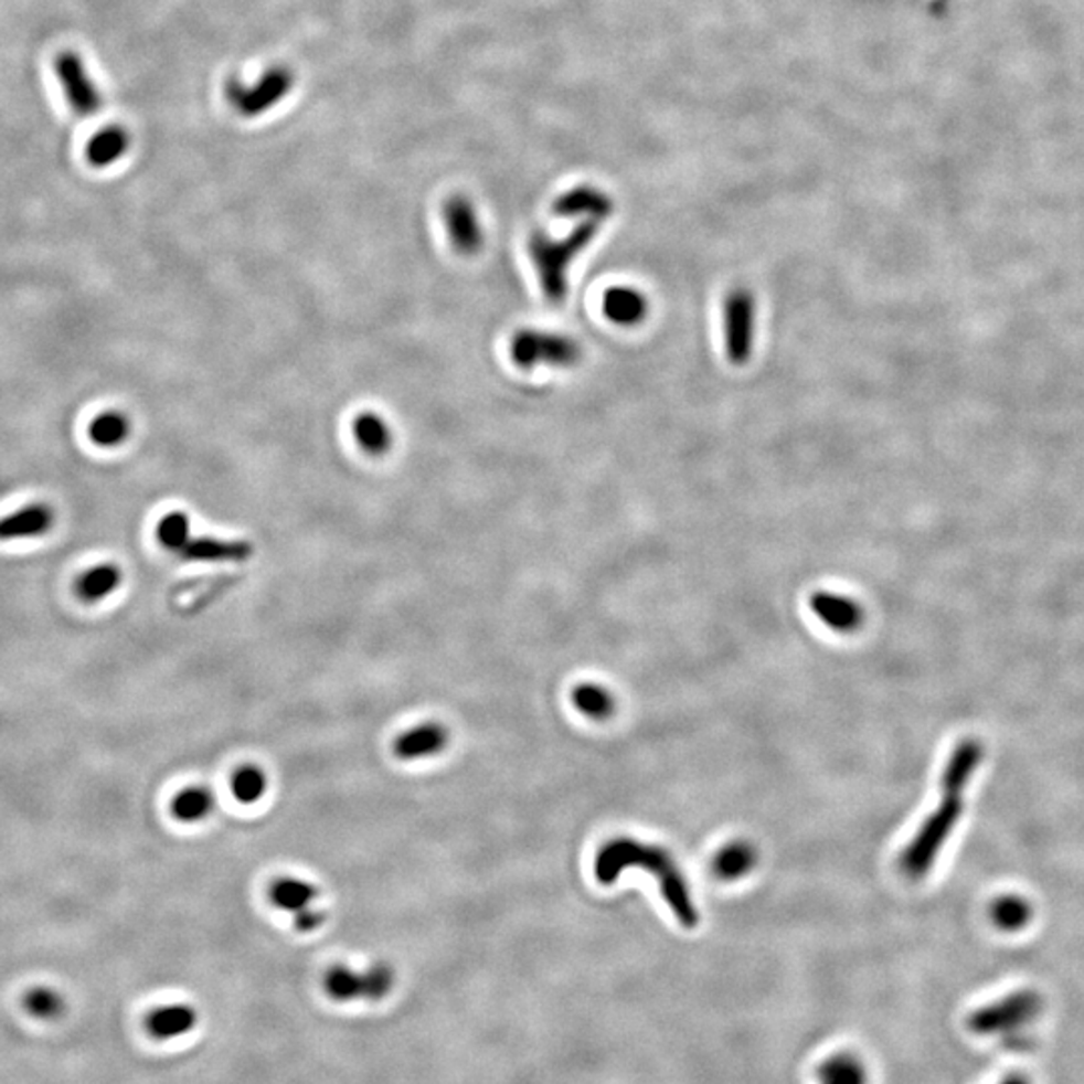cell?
<instances>
[{
	"mask_svg": "<svg viewBox=\"0 0 1084 1084\" xmlns=\"http://www.w3.org/2000/svg\"><path fill=\"white\" fill-rule=\"evenodd\" d=\"M985 759V745L973 737L964 740L954 747L950 759L944 765L940 779V801L934 814H929L920 826L916 836L900 855V870L910 880H920L928 874L940 855L944 843L950 840L952 831L966 809V789L973 782L976 769Z\"/></svg>",
	"mask_w": 1084,
	"mask_h": 1084,
	"instance_id": "obj_1",
	"label": "cell"
},
{
	"mask_svg": "<svg viewBox=\"0 0 1084 1084\" xmlns=\"http://www.w3.org/2000/svg\"><path fill=\"white\" fill-rule=\"evenodd\" d=\"M631 868H641L647 874L657 878L667 906L671 907L673 916L683 928L698 926L699 910L687 885L686 875L679 870L676 858L665 848L631 838H617L607 841L598 850L595 875L601 884L610 885L617 882L619 875Z\"/></svg>",
	"mask_w": 1084,
	"mask_h": 1084,
	"instance_id": "obj_2",
	"label": "cell"
},
{
	"mask_svg": "<svg viewBox=\"0 0 1084 1084\" xmlns=\"http://www.w3.org/2000/svg\"><path fill=\"white\" fill-rule=\"evenodd\" d=\"M598 233V222L585 220L566 237L554 240L546 233H532L529 254L541 281L542 294L554 306L565 304L568 294V267L576 255L587 247Z\"/></svg>",
	"mask_w": 1084,
	"mask_h": 1084,
	"instance_id": "obj_3",
	"label": "cell"
},
{
	"mask_svg": "<svg viewBox=\"0 0 1084 1084\" xmlns=\"http://www.w3.org/2000/svg\"><path fill=\"white\" fill-rule=\"evenodd\" d=\"M296 87V75L286 65L267 68L254 85H245L240 78L232 77L225 85V99L232 105L233 111L242 117H259L277 107Z\"/></svg>",
	"mask_w": 1084,
	"mask_h": 1084,
	"instance_id": "obj_4",
	"label": "cell"
},
{
	"mask_svg": "<svg viewBox=\"0 0 1084 1084\" xmlns=\"http://www.w3.org/2000/svg\"><path fill=\"white\" fill-rule=\"evenodd\" d=\"M1042 1007L1044 1000L1037 990L1030 988L1014 990L986 1007L976 1008L968 1017V1029L980 1037L1012 1032L1039 1017Z\"/></svg>",
	"mask_w": 1084,
	"mask_h": 1084,
	"instance_id": "obj_5",
	"label": "cell"
},
{
	"mask_svg": "<svg viewBox=\"0 0 1084 1084\" xmlns=\"http://www.w3.org/2000/svg\"><path fill=\"white\" fill-rule=\"evenodd\" d=\"M510 358L524 370L539 364L568 368L581 360V346L563 333L520 330L510 340Z\"/></svg>",
	"mask_w": 1084,
	"mask_h": 1084,
	"instance_id": "obj_6",
	"label": "cell"
},
{
	"mask_svg": "<svg viewBox=\"0 0 1084 1084\" xmlns=\"http://www.w3.org/2000/svg\"><path fill=\"white\" fill-rule=\"evenodd\" d=\"M725 352L731 364L750 362L755 336V298L747 288L731 289L723 301Z\"/></svg>",
	"mask_w": 1084,
	"mask_h": 1084,
	"instance_id": "obj_7",
	"label": "cell"
},
{
	"mask_svg": "<svg viewBox=\"0 0 1084 1084\" xmlns=\"http://www.w3.org/2000/svg\"><path fill=\"white\" fill-rule=\"evenodd\" d=\"M55 73L68 107L75 111V115L91 117L99 111L103 107L99 87L93 83V77L85 67V61L77 53L63 51L56 56Z\"/></svg>",
	"mask_w": 1084,
	"mask_h": 1084,
	"instance_id": "obj_8",
	"label": "cell"
},
{
	"mask_svg": "<svg viewBox=\"0 0 1084 1084\" xmlns=\"http://www.w3.org/2000/svg\"><path fill=\"white\" fill-rule=\"evenodd\" d=\"M443 220L450 244L458 254L475 255L485 245V230L478 222L475 203L466 195H453L444 201Z\"/></svg>",
	"mask_w": 1084,
	"mask_h": 1084,
	"instance_id": "obj_9",
	"label": "cell"
},
{
	"mask_svg": "<svg viewBox=\"0 0 1084 1084\" xmlns=\"http://www.w3.org/2000/svg\"><path fill=\"white\" fill-rule=\"evenodd\" d=\"M809 607L823 625L830 627L831 631H858L863 623V610L860 603L846 597V595H840V593L818 591L809 598Z\"/></svg>",
	"mask_w": 1084,
	"mask_h": 1084,
	"instance_id": "obj_10",
	"label": "cell"
},
{
	"mask_svg": "<svg viewBox=\"0 0 1084 1084\" xmlns=\"http://www.w3.org/2000/svg\"><path fill=\"white\" fill-rule=\"evenodd\" d=\"M613 200L605 191L597 188L568 189L561 198H556L553 203V213L556 217H585V220H607L613 213Z\"/></svg>",
	"mask_w": 1084,
	"mask_h": 1084,
	"instance_id": "obj_11",
	"label": "cell"
},
{
	"mask_svg": "<svg viewBox=\"0 0 1084 1084\" xmlns=\"http://www.w3.org/2000/svg\"><path fill=\"white\" fill-rule=\"evenodd\" d=\"M55 512L46 504H29L0 519V541H23L43 536L53 529Z\"/></svg>",
	"mask_w": 1084,
	"mask_h": 1084,
	"instance_id": "obj_12",
	"label": "cell"
},
{
	"mask_svg": "<svg viewBox=\"0 0 1084 1084\" xmlns=\"http://www.w3.org/2000/svg\"><path fill=\"white\" fill-rule=\"evenodd\" d=\"M198 1010L189 1005L157 1007L145 1017V1030L151 1039L171 1040L185 1037L198 1027Z\"/></svg>",
	"mask_w": 1084,
	"mask_h": 1084,
	"instance_id": "obj_13",
	"label": "cell"
},
{
	"mask_svg": "<svg viewBox=\"0 0 1084 1084\" xmlns=\"http://www.w3.org/2000/svg\"><path fill=\"white\" fill-rule=\"evenodd\" d=\"M254 553L252 544L244 541H222L213 536L189 539L179 551L185 561L193 563H242Z\"/></svg>",
	"mask_w": 1084,
	"mask_h": 1084,
	"instance_id": "obj_14",
	"label": "cell"
},
{
	"mask_svg": "<svg viewBox=\"0 0 1084 1084\" xmlns=\"http://www.w3.org/2000/svg\"><path fill=\"white\" fill-rule=\"evenodd\" d=\"M446 743H448V733L443 725L426 723V725L414 727V730L406 731L404 735H400L394 743V753L398 755L400 759L414 762V759H424V757H432V755L443 752Z\"/></svg>",
	"mask_w": 1084,
	"mask_h": 1084,
	"instance_id": "obj_15",
	"label": "cell"
},
{
	"mask_svg": "<svg viewBox=\"0 0 1084 1084\" xmlns=\"http://www.w3.org/2000/svg\"><path fill=\"white\" fill-rule=\"evenodd\" d=\"M647 298L627 286H615L603 296V311L617 326H637L647 316Z\"/></svg>",
	"mask_w": 1084,
	"mask_h": 1084,
	"instance_id": "obj_16",
	"label": "cell"
},
{
	"mask_svg": "<svg viewBox=\"0 0 1084 1084\" xmlns=\"http://www.w3.org/2000/svg\"><path fill=\"white\" fill-rule=\"evenodd\" d=\"M131 147V137L121 125H107L99 134L93 135L85 149V156L91 166L109 167L117 163Z\"/></svg>",
	"mask_w": 1084,
	"mask_h": 1084,
	"instance_id": "obj_17",
	"label": "cell"
},
{
	"mask_svg": "<svg viewBox=\"0 0 1084 1084\" xmlns=\"http://www.w3.org/2000/svg\"><path fill=\"white\" fill-rule=\"evenodd\" d=\"M358 446L370 456H384L392 448V428L376 412H360L352 424Z\"/></svg>",
	"mask_w": 1084,
	"mask_h": 1084,
	"instance_id": "obj_18",
	"label": "cell"
},
{
	"mask_svg": "<svg viewBox=\"0 0 1084 1084\" xmlns=\"http://www.w3.org/2000/svg\"><path fill=\"white\" fill-rule=\"evenodd\" d=\"M123 573L117 565H97L89 568L87 573L78 576L75 583V595L83 603L93 605L109 597L117 588L121 587Z\"/></svg>",
	"mask_w": 1084,
	"mask_h": 1084,
	"instance_id": "obj_19",
	"label": "cell"
},
{
	"mask_svg": "<svg viewBox=\"0 0 1084 1084\" xmlns=\"http://www.w3.org/2000/svg\"><path fill=\"white\" fill-rule=\"evenodd\" d=\"M818 1084H868V1069L852 1052H838L821 1062L816 1071Z\"/></svg>",
	"mask_w": 1084,
	"mask_h": 1084,
	"instance_id": "obj_20",
	"label": "cell"
},
{
	"mask_svg": "<svg viewBox=\"0 0 1084 1084\" xmlns=\"http://www.w3.org/2000/svg\"><path fill=\"white\" fill-rule=\"evenodd\" d=\"M755 862H757V853L753 850L752 843L743 840L730 841L715 853L713 874L725 882H733L737 878L750 874Z\"/></svg>",
	"mask_w": 1084,
	"mask_h": 1084,
	"instance_id": "obj_21",
	"label": "cell"
},
{
	"mask_svg": "<svg viewBox=\"0 0 1084 1084\" xmlns=\"http://www.w3.org/2000/svg\"><path fill=\"white\" fill-rule=\"evenodd\" d=\"M1034 916L1032 904L1024 896L1005 894L996 897L990 906V920L1002 932H1020L1027 928Z\"/></svg>",
	"mask_w": 1084,
	"mask_h": 1084,
	"instance_id": "obj_22",
	"label": "cell"
},
{
	"mask_svg": "<svg viewBox=\"0 0 1084 1084\" xmlns=\"http://www.w3.org/2000/svg\"><path fill=\"white\" fill-rule=\"evenodd\" d=\"M313 897H316V888L298 878H279L269 888L272 904L284 912L298 914L301 910L311 906Z\"/></svg>",
	"mask_w": 1084,
	"mask_h": 1084,
	"instance_id": "obj_23",
	"label": "cell"
},
{
	"mask_svg": "<svg viewBox=\"0 0 1084 1084\" xmlns=\"http://www.w3.org/2000/svg\"><path fill=\"white\" fill-rule=\"evenodd\" d=\"M131 434V422L119 410H107L89 424V438L100 448H115Z\"/></svg>",
	"mask_w": 1084,
	"mask_h": 1084,
	"instance_id": "obj_24",
	"label": "cell"
},
{
	"mask_svg": "<svg viewBox=\"0 0 1084 1084\" xmlns=\"http://www.w3.org/2000/svg\"><path fill=\"white\" fill-rule=\"evenodd\" d=\"M215 808V797L205 787H189L173 797L171 814L183 823H195L208 818Z\"/></svg>",
	"mask_w": 1084,
	"mask_h": 1084,
	"instance_id": "obj_25",
	"label": "cell"
},
{
	"mask_svg": "<svg viewBox=\"0 0 1084 1084\" xmlns=\"http://www.w3.org/2000/svg\"><path fill=\"white\" fill-rule=\"evenodd\" d=\"M326 992L330 998L338 1002H352V1000H365V974L355 973L348 966H333L326 974Z\"/></svg>",
	"mask_w": 1084,
	"mask_h": 1084,
	"instance_id": "obj_26",
	"label": "cell"
},
{
	"mask_svg": "<svg viewBox=\"0 0 1084 1084\" xmlns=\"http://www.w3.org/2000/svg\"><path fill=\"white\" fill-rule=\"evenodd\" d=\"M573 705L591 720H607L615 713V698L605 687L583 683L573 689Z\"/></svg>",
	"mask_w": 1084,
	"mask_h": 1084,
	"instance_id": "obj_27",
	"label": "cell"
},
{
	"mask_svg": "<svg viewBox=\"0 0 1084 1084\" xmlns=\"http://www.w3.org/2000/svg\"><path fill=\"white\" fill-rule=\"evenodd\" d=\"M23 1007L31 1017L39 1020H56L67 1010L63 995L51 986H34L23 996Z\"/></svg>",
	"mask_w": 1084,
	"mask_h": 1084,
	"instance_id": "obj_28",
	"label": "cell"
},
{
	"mask_svg": "<svg viewBox=\"0 0 1084 1084\" xmlns=\"http://www.w3.org/2000/svg\"><path fill=\"white\" fill-rule=\"evenodd\" d=\"M157 541L171 553H179L191 539V524L185 512H169L157 522Z\"/></svg>",
	"mask_w": 1084,
	"mask_h": 1084,
	"instance_id": "obj_29",
	"label": "cell"
},
{
	"mask_svg": "<svg viewBox=\"0 0 1084 1084\" xmlns=\"http://www.w3.org/2000/svg\"><path fill=\"white\" fill-rule=\"evenodd\" d=\"M267 789V777L259 767L255 765H244L240 767L232 779V791L233 796L237 801H242L245 806L249 804H255L257 799H262Z\"/></svg>",
	"mask_w": 1084,
	"mask_h": 1084,
	"instance_id": "obj_30",
	"label": "cell"
},
{
	"mask_svg": "<svg viewBox=\"0 0 1084 1084\" xmlns=\"http://www.w3.org/2000/svg\"><path fill=\"white\" fill-rule=\"evenodd\" d=\"M365 1000L378 1002L386 998L394 986V970L387 964H374L365 970Z\"/></svg>",
	"mask_w": 1084,
	"mask_h": 1084,
	"instance_id": "obj_31",
	"label": "cell"
},
{
	"mask_svg": "<svg viewBox=\"0 0 1084 1084\" xmlns=\"http://www.w3.org/2000/svg\"><path fill=\"white\" fill-rule=\"evenodd\" d=\"M323 924V914L321 912H316L311 907H306L296 914V926L301 932H311V929L320 928Z\"/></svg>",
	"mask_w": 1084,
	"mask_h": 1084,
	"instance_id": "obj_32",
	"label": "cell"
},
{
	"mask_svg": "<svg viewBox=\"0 0 1084 1084\" xmlns=\"http://www.w3.org/2000/svg\"><path fill=\"white\" fill-rule=\"evenodd\" d=\"M1000 1084H1030V1081L1029 1078H1024L1022 1074H1012V1076H1008Z\"/></svg>",
	"mask_w": 1084,
	"mask_h": 1084,
	"instance_id": "obj_33",
	"label": "cell"
}]
</instances>
